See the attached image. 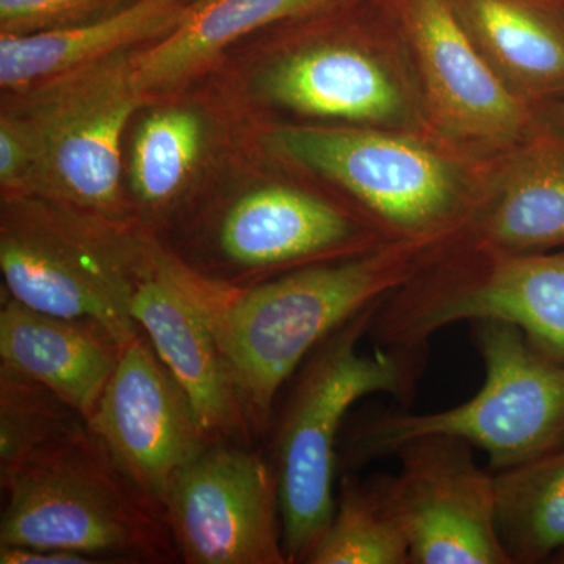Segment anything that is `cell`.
<instances>
[{
    "instance_id": "cell-26",
    "label": "cell",
    "mask_w": 564,
    "mask_h": 564,
    "mask_svg": "<svg viewBox=\"0 0 564 564\" xmlns=\"http://www.w3.org/2000/svg\"><path fill=\"white\" fill-rule=\"evenodd\" d=\"M33 150L28 126L17 111H2L0 118V184L7 198L24 195L31 177Z\"/></svg>"
},
{
    "instance_id": "cell-1",
    "label": "cell",
    "mask_w": 564,
    "mask_h": 564,
    "mask_svg": "<svg viewBox=\"0 0 564 564\" xmlns=\"http://www.w3.org/2000/svg\"><path fill=\"white\" fill-rule=\"evenodd\" d=\"M443 237L399 239L250 288L199 274V299L256 441L267 437L282 386L329 334L399 289Z\"/></svg>"
},
{
    "instance_id": "cell-9",
    "label": "cell",
    "mask_w": 564,
    "mask_h": 564,
    "mask_svg": "<svg viewBox=\"0 0 564 564\" xmlns=\"http://www.w3.org/2000/svg\"><path fill=\"white\" fill-rule=\"evenodd\" d=\"M473 445L425 434L397 448L400 473L377 475L408 543L411 564H510L497 530L494 473Z\"/></svg>"
},
{
    "instance_id": "cell-27",
    "label": "cell",
    "mask_w": 564,
    "mask_h": 564,
    "mask_svg": "<svg viewBox=\"0 0 564 564\" xmlns=\"http://www.w3.org/2000/svg\"><path fill=\"white\" fill-rule=\"evenodd\" d=\"M2 564H98L93 556L62 549L24 547V545H0Z\"/></svg>"
},
{
    "instance_id": "cell-16",
    "label": "cell",
    "mask_w": 564,
    "mask_h": 564,
    "mask_svg": "<svg viewBox=\"0 0 564 564\" xmlns=\"http://www.w3.org/2000/svg\"><path fill=\"white\" fill-rule=\"evenodd\" d=\"M187 7L184 0H135L69 28L0 35V85L10 95L20 93L144 41L161 40L180 24Z\"/></svg>"
},
{
    "instance_id": "cell-12",
    "label": "cell",
    "mask_w": 564,
    "mask_h": 564,
    "mask_svg": "<svg viewBox=\"0 0 564 564\" xmlns=\"http://www.w3.org/2000/svg\"><path fill=\"white\" fill-rule=\"evenodd\" d=\"M198 282L199 274L158 237L133 293L132 315L191 399L207 441L252 445L256 437L207 321Z\"/></svg>"
},
{
    "instance_id": "cell-11",
    "label": "cell",
    "mask_w": 564,
    "mask_h": 564,
    "mask_svg": "<svg viewBox=\"0 0 564 564\" xmlns=\"http://www.w3.org/2000/svg\"><path fill=\"white\" fill-rule=\"evenodd\" d=\"M88 426L162 513L177 475L209 444L191 399L143 329L122 347Z\"/></svg>"
},
{
    "instance_id": "cell-4",
    "label": "cell",
    "mask_w": 564,
    "mask_h": 564,
    "mask_svg": "<svg viewBox=\"0 0 564 564\" xmlns=\"http://www.w3.org/2000/svg\"><path fill=\"white\" fill-rule=\"evenodd\" d=\"M485 380L473 399L436 413H381L345 434L339 470L389 458L408 441L451 434L486 452L491 473L564 445V358L503 322L470 323Z\"/></svg>"
},
{
    "instance_id": "cell-10",
    "label": "cell",
    "mask_w": 564,
    "mask_h": 564,
    "mask_svg": "<svg viewBox=\"0 0 564 564\" xmlns=\"http://www.w3.org/2000/svg\"><path fill=\"white\" fill-rule=\"evenodd\" d=\"M163 516L184 563L289 564L276 474L251 445L207 444L173 481Z\"/></svg>"
},
{
    "instance_id": "cell-20",
    "label": "cell",
    "mask_w": 564,
    "mask_h": 564,
    "mask_svg": "<svg viewBox=\"0 0 564 564\" xmlns=\"http://www.w3.org/2000/svg\"><path fill=\"white\" fill-rule=\"evenodd\" d=\"M475 247L536 252L564 245V139L522 152L475 221Z\"/></svg>"
},
{
    "instance_id": "cell-2",
    "label": "cell",
    "mask_w": 564,
    "mask_h": 564,
    "mask_svg": "<svg viewBox=\"0 0 564 564\" xmlns=\"http://www.w3.org/2000/svg\"><path fill=\"white\" fill-rule=\"evenodd\" d=\"M381 302V300H380ZM380 302L329 334L293 375L270 425V463L280 491L282 547L306 563L332 521L339 436L348 411L373 393L406 402L425 366V348L359 350Z\"/></svg>"
},
{
    "instance_id": "cell-19",
    "label": "cell",
    "mask_w": 564,
    "mask_h": 564,
    "mask_svg": "<svg viewBox=\"0 0 564 564\" xmlns=\"http://www.w3.org/2000/svg\"><path fill=\"white\" fill-rule=\"evenodd\" d=\"M505 82L525 93L564 87V20L545 0H452Z\"/></svg>"
},
{
    "instance_id": "cell-25",
    "label": "cell",
    "mask_w": 564,
    "mask_h": 564,
    "mask_svg": "<svg viewBox=\"0 0 564 564\" xmlns=\"http://www.w3.org/2000/svg\"><path fill=\"white\" fill-rule=\"evenodd\" d=\"M135 0H0V35H31L106 17Z\"/></svg>"
},
{
    "instance_id": "cell-29",
    "label": "cell",
    "mask_w": 564,
    "mask_h": 564,
    "mask_svg": "<svg viewBox=\"0 0 564 564\" xmlns=\"http://www.w3.org/2000/svg\"><path fill=\"white\" fill-rule=\"evenodd\" d=\"M563 2H564V0H563Z\"/></svg>"
},
{
    "instance_id": "cell-24",
    "label": "cell",
    "mask_w": 564,
    "mask_h": 564,
    "mask_svg": "<svg viewBox=\"0 0 564 564\" xmlns=\"http://www.w3.org/2000/svg\"><path fill=\"white\" fill-rule=\"evenodd\" d=\"M46 386L0 369V474L87 425Z\"/></svg>"
},
{
    "instance_id": "cell-7",
    "label": "cell",
    "mask_w": 564,
    "mask_h": 564,
    "mask_svg": "<svg viewBox=\"0 0 564 564\" xmlns=\"http://www.w3.org/2000/svg\"><path fill=\"white\" fill-rule=\"evenodd\" d=\"M477 262L455 274H413L375 310L377 347L426 348L455 323L503 322L564 358V251L508 252L473 247Z\"/></svg>"
},
{
    "instance_id": "cell-14",
    "label": "cell",
    "mask_w": 564,
    "mask_h": 564,
    "mask_svg": "<svg viewBox=\"0 0 564 564\" xmlns=\"http://www.w3.org/2000/svg\"><path fill=\"white\" fill-rule=\"evenodd\" d=\"M402 20L445 131L488 143L518 139L529 111L478 50L452 0H402Z\"/></svg>"
},
{
    "instance_id": "cell-28",
    "label": "cell",
    "mask_w": 564,
    "mask_h": 564,
    "mask_svg": "<svg viewBox=\"0 0 564 564\" xmlns=\"http://www.w3.org/2000/svg\"><path fill=\"white\" fill-rule=\"evenodd\" d=\"M563 115H564V109H563Z\"/></svg>"
},
{
    "instance_id": "cell-8",
    "label": "cell",
    "mask_w": 564,
    "mask_h": 564,
    "mask_svg": "<svg viewBox=\"0 0 564 564\" xmlns=\"http://www.w3.org/2000/svg\"><path fill=\"white\" fill-rule=\"evenodd\" d=\"M267 144L345 188L397 239L455 232L459 184L451 163L403 137L361 129L281 128Z\"/></svg>"
},
{
    "instance_id": "cell-5",
    "label": "cell",
    "mask_w": 564,
    "mask_h": 564,
    "mask_svg": "<svg viewBox=\"0 0 564 564\" xmlns=\"http://www.w3.org/2000/svg\"><path fill=\"white\" fill-rule=\"evenodd\" d=\"M158 236L31 196L3 199L0 270L18 302L58 317L102 323L122 347L141 332L137 284Z\"/></svg>"
},
{
    "instance_id": "cell-21",
    "label": "cell",
    "mask_w": 564,
    "mask_h": 564,
    "mask_svg": "<svg viewBox=\"0 0 564 564\" xmlns=\"http://www.w3.org/2000/svg\"><path fill=\"white\" fill-rule=\"evenodd\" d=\"M497 530L510 564H534L564 552V445L494 473Z\"/></svg>"
},
{
    "instance_id": "cell-17",
    "label": "cell",
    "mask_w": 564,
    "mask_h": 564,
    "mask_svg": "<svg viewBox=\"0 0 564 564\" xmlns=\"http://www.w3.org/2000/svg\"><path fill=\"white\" fill-rule=\"evenodd\" d=\"M261 85L273 102L311 117L388 122L403 111L402 91L383 65L344 44L289 55L263 74Z\"/></svg>"
},
{
    "instance_id": "cell-15",
    "label": "cell",
    "mask_w": 564,
    "mask_h": 564,
    "mask_svg": "<svg viewBox=\"0 0 564 564\" xmlns=\"http://www.w3.org/2000/svg\"><path fill=\"white\" fill-rule=\"evenodd\" d=\"M121 351L120 340L102 323L41 313L3 292L0 369L46 386L87 422Z\"/></svg>"
},
{
    "instance_id": "cell-6",
    "label": "cell",
    "mask_w": 564,
    "mask_h": 564,
    "mask_svg": "<svg viewBox=\"0 0 564 564\" xmlns=\"http://www.w3.org/2000/svg\"><path fill=\"white\" fill-rule=\"evenodd\" d=\"M31 135L33 163L24 195L121 225H140L121 192V139L148 101L126 51L11 93Z\"/></svg>"
},
{
    "instance_id": "cell-3",
    "label": "cell",
    "mask_w": 564,
    "mask_h": 564,
    "mask_svg": "<svg viewBox=\"0 0 564 564\" xmlns=\"http://www.w3.org/2000/svg\"><path fill=\"white\" fill-rule=\"evenodd\" d=\"M0 545L62 549L99 563L180 558L162 511L113 462L90 426L0 474Z\"/></svg>"
},
{
    "instance_id": "cell-22",
    "label": "cell",
    "mask_w": 564,
    "mask_h": 564,
    "mask_svg": "<svg viewBox=\"0 0 564 564\" xmlns=\"http://www.w3.org/2000/svg\"><path fill=\"white\" fill-rule=\"evenodd\" d=\"M306 564H411L410 543L386 500L377 475H340L328 527Z\"/></svg>"
},
{
    "instance_id": "cell-23",
    "label": "cell",
    "mask_w": 564,
    "mask_h": 564,
    "mask_svg": "<svg viewBox=\"0 0 564 564\" xmlns=\"http://www.w3.org/2000/svg\"><path fill=\"white\" fill-rule=\"evenodd\" d=\"M206 131L198 113L182 107L151 111L137 128L131 185L141 209L159 214L184 191L199 159Z\"/></svg>"
},
{
    "instance_id": "cell-13",
    "label": "cell",
    "mask_w": 564,
    "mask_h": 564,
    "mask_svg": "<svg viewBox=\"0 0 564 564\" xmlns=\"http://www.w3.org/2000/svg\"><path fill=\"white\" fill-rule=\"evenodd\" d=\"M369 234L350 214L313 193L263 185L229 204L212 228L215 269L210 278L228 288H247L248 278L289 273L373 250Z\"/></svg>"
},
{
    "instance_id": "cell-18",
    "label": "cell",
    "mask_w": 564,
    "mask_h": 564,
    "mask_svg": "<svg viewBox=\"0 0 564 564\" xmlns=\"http://www.w3.org/2000/svg\"><path fill=\"white\" fill-rule=\"evenodd\" d=\"M333 0H198L172 32L133 52V79L144 98L193 79L232 43L274 22L311 17Z\"/></svg>"
}]
</instances>
